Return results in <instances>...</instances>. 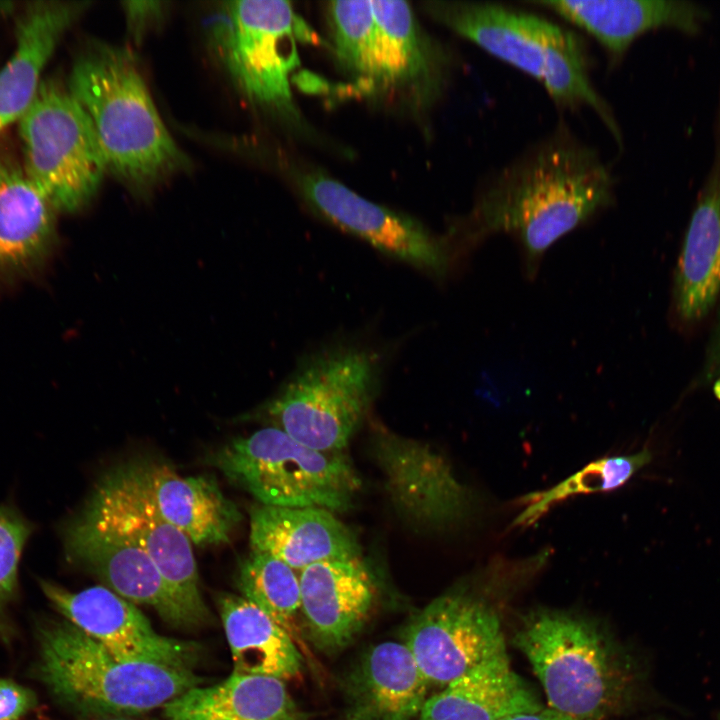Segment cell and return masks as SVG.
Wrapping results in <instances>:
<instances>
[{"label": "cell", "instance_id": "1", "mask_svg": "<svg viewBox=\"0 0 720 720\" xmlns=\"http://www.w3.org/2000/svg\"><path fill=\"white\" fill-rule=\"evenodd\" d=\"M614 187L600 154L559 126L488 179L464 232L513 234L532 273L556 240L613 201Z\"/></svg>", "mask_w": 720, "mask_h": 720}, {"label": "cell", "instance_id": "2", "mask_svg": "<svg viewBox=\"0 0 720 720\" xmlns=\"http://www.w3.org/2000/svg\"><path fill=\"white\" fill-rule=\"evenodd\" d=\"M511 643L529 662L548 708L557 712L616 720L654 698L645 658L593 616L534 609L519 618Z\"/></svg>", "mask_w": 720, "mask_h": 720}, {"label": "cell", "instance_id": "34", "mask_svg": "<svg viewBox=\"0 0 720 720\" xmlns=\"http://www.w3.org/2000/svg\"><path fill=\"white\" fill-rule=\"evenodd\" d=\"M505 720H588L566 715L550 708L542 709L530 713L519 714ZM636 720H668L664 715L652 714Z\"/></svg>", "mask_w": 720, "mask_h": 720}, {"label": "cell", "instance_id": "18", "mask_svg": "<svg viewBox=\"0 0 720 720\" xmlns=\"http://www.w3.org/2000/svg\"><path fill=\"white\" fill-rule=\"evenodd\" d=\"M376 21L373 87L432 100L441 90L448 57L422 32L405 1H372Z\"/></svg>", "mask_w": 720, "mask_h": 720}, {"label": "cell", "instance_id": "19", "mask_svg": "<svg viewBox=\"0 0 720 720\" xmlns=\"http://www.w3.org/2000/svg\"><path fill=\"white\" fill-rule=\"evenodd\" d=\"M592 36L610 56L624 55L642 34L661 27L688 34L699 31L706 18L698 5L677 0L530 1Z\"/></svg>", "mask_w": 720, "mask_h": 720}, {"label": "cell", "instance_id": "15", "mask_svg": "<svg viewBox=\"0 0 720 720\" xmlns=\"http://www.w3.org/2000/svg\"><path fill=\"white\" fill-rule=\"evenodd\" d=\"M67 560L132 602L152 607L168 624L191 628L150 557L113 528L76 514L63 528Z\"/></svg>", "mask_w": 720, "mask_h": 720}, {"label": "cell", "instance_id": "21", "mask_svg": "<svg viewBox=\"0 0 720 720\" xmlns=\"http://www.w3.org/2000/svg\"><path fill=\"white\" fill-rule=\"evenodd\" d=\"M429 683L405 643L368 650L349 680L346 720H413L428 699Z\"/></svg>", "mask_w": 720, "mask_h": 720}, {"label": "cell", "instance_id": "32", "mask_svg": "<svg viewBox=\"0 0 720 720\" xmlns=\"http://www.w3.org/2000/svg\"><path fill=\"white\" fill-rule=\"evenodd\" d=\"M38 705L36 694L10 679H0V720H19Z\"/></svg>", "mask_w": 720, "mask_h": 720}, {"label": "cell", "instance_id": "11", "mask_svg": "<svg viewBox=\"0 0 720 720\" xmlns=\"http://www.w3.org/2000/svg\"><path fill=\"white\" fill-rule=\"evenodd\" d=\"M405 645L430 686L445 687L507 653L497 610L466 589L444 593L424 607L410 623Z\"/></svg>", "mask_w": 720, "mask_h": 720}, {"label": "cell", "instance_id": "23", "mask_svg": "<svg viewBox=\"0 0 720 720\" xmlns=\"http://www.w3.org/2000/svg\"><path fill=\"white\" fill-rule=\"evenodd\" d=\"M712 169L692 214L678 264L675 301L685 320L702 317L720 290V109Z\"/></svg>", "mask_w": 720, "mask_h": 720}, {"label": "cell", "instance_id": "27", "mask_svg": "<svg viewBox=\"0 0 720 720\" xmlns=\"http://www.w3.org/2000/svg\"><path fill=\"white\" fill-rule=\"evenodd\" d=\"M55 211L23 169L0 159V272L31 267L47 253Z\"/></svg>", "mask_w": 720, "mask_h": 720}, {"label": "cell", "instance_id": "33", "mask_svg": "<svg viewBox=\"0 0 720 720\" xmlns=\"http://www.w3.org/2000/svg\"><path fill=\"white\" fill-rule=\"evenodd\" d=\"M167 3L159 1H127L123 9L130 32L139 37L158 24L165 15Z\"/></svg>", "mask_w": 720, "mask_h": 720}, {"label": "cell", "instance_id": "29", "mask_svg": "<svg viewBox=\"0 0 720 720\" xmlns=\"http://www.w3.org/2000/svg\"><path fill=\"white\" fill-rule=\"evenodd\" d=\"M651 460V451L644 448L633 454L604 457L593 461L550 489L525 496L526 507L515 518L513 525H531L553 505L571 496L617 489Z\"/></svg>", "mask_w": 720, "mask_h": 720}, {"label": "cell", "instance_id": "8", "mask_svg": "<svg viewBox=\"0 0 720 720\" xmlns=\"http://www.w3.org/2000/svg\"><path fill=\"white\" fill-rule=\"evenodd\" d=\"M18 123L28 179L56 211L85 207L107 165L92 123L69 89L55 80L41 81Z\"/></svg>", "mask_w": 720, "mask_h": 720}, {"label": "cell", "instance_id": "14", "mask_svg": "<svg viewBox=\"0 0 720 720\" xmlns=\"http://www.w3.org/2000/svg\"><path fill=\"white\" fill-rule=\"evenodd\" d=\"M375 440V456L385 489L401 518L416 528L441 530L469 516L470 490L432 447L384 431Z\"/></svg>", "mask_w": 720, "mask_h": 720}, {"label": "cell", "instance_id": "22", "mask_svg": "<svg viewBox=\"0 0 720 720\" xmlns=\"http://www.w3.org/2000/svg\"><path fill=\"white\" fill-rule=\"evenodd\" d=\"M542 708L535 692L511 668L506 653L428 697L417 720H505Z\"/></svg>", "mask_w": 720, "mask_h": 720}, {"label": "cell", "instance_id": "17", "mask_svg": "<svg viewBox=\"0 0 720 720\" xmlns=\"http://www.w3.org/2000/svg\"><path fill=\"white\" fill-rule=\"evenodd\" d=\"M249 541L252 551L270 554L300 571L361 554L353 532L334 512L318 507L255 506L250 511Z\"/></svg>", "mask_w": 720, "mask_h": 720}, {"label": "cell", "instance_id": "7", "mask_svg": "<svg viewBox=\"0 0 720 720\" xmlns=\"http://www.w3.org/2000/svg\"><path fill=\"white\" fill-rule=\"evenodd\" d=\"M207 462L268 506L345 511L361 487L342 451L311 449L274 426L232 439Z\"/></svg>", "mask_w": 720, "mask_h": 720}, {"label": "cell", "instance_id": "16", "mask_svg": "<svg viewBox=\"0 0 720 720\" xmlns=\"http://www.w3.org/2000/svg\"><path fill=\"white\" fill-rule=\"evenodd\" d=\"M301 612L314 644L325 651L346 647L365 625L376 588L360 558L312 564L299 574Z\"/></svg>", "mask_w": 720, "mask_h": 720}, {"label": "cell", "instance_id": "25", "mask_svg": "<svg viewBox=\"0 0 720 720\" xmlns=\"http://www.w3.org/2000/svg\"><path fill=\"white\" fill-rule=\"evenodd\" d=\"M163 713L167 720H299L283 680L233 672L214 685L187 690Z\"/></svg>", "mask_w": 720, "mask_h": 720}, {"label": "cell", "instance_id": "30", "mask_svg": "<svg viewBox=\"0 0 720 720\" xmlns=\"http://www.w3.org/2000/svg\"><path fill=\"white\" fill-rule=\"evenodd\" d=\"M328 16L339 62L361 84L373 88L377 28L372 1H332Z\"/></svg>", "mask_w": 720, "mask_h": 720}, {"label": "cell", "instance_id": "24", "mask_svg": "<svg viewBox=\"0 0 720 720\" xmlns=\"http://www.w3.org/2000/svg\"><path fill=\"white\" fill-rule=\"evenodd\" d=\"M147 483L162 516L196 545L229 541L242 519L217 481L206 475L181 477L169 466L144 462Z\"/></svg>", "mask_w": 720, "mask_h": 720}, {"label": "cell", "instance_id": "36", "mask_svg": "<svg viewBox=\"0 0 720 720\" xmlns=\"http://www.w3.org/2000/svg\"><path fill=\"white\" fill-rule=\"evenodd\" d=\"M718 386L719 387L716 388V394L720 398V385H718Z\"/></svg>", "mask_w": 720, "mask_h": 720}, {"label": "cell", "instance_id": "20", "mask_svg": "<svg viewBox=\"0 0 720 720\" xmlns=\"http://www.w3.org/2000/svg\"><path fill=\"white\" fill-rule=\"evenodd\" d=\"M89 5L88 1H35L19 14L16 49L0 71V133L30 107L59 41Z\"/></svg>", "mask_w": 720, "mask_h": 720}, {"label": "cell", "instance_id": "10", "mask_svg": "<svg viewBox=\"0 0 720 720\" xmlns=\"http://www.w3.org/2000/svg\"><path fill=\"white\" fill-rule=\"evenodd\" d=\"M79 514L124 534L145 551L191 628L209 620L192 542L158 510L144 462L122 464L104 474Z\"/></svg>", "mask_w": 720, "mask_h": 720}, {"label": "cell", "instance_id": "6", "mask_svg": "<svg viewBox=\"0 0 720 720\" xmlns=\"http://www.w3.org/2000/svg\"><path fill=\"white\" fill-rule=\"evenodd\" d=\"M384 357L368 345L341 341L304 355L260 416L311 449L342 451L377 394Z\"/></svg>", "mask_w": 720, "mask_h": 720}, {"label": "cell", "instance_id": "5", "mask_svg": "<svg viewBox=\"0 0 720 720\" xmlns=\"http://www.w3.org/2000/svg\"><path fill=\"white\" fill-rule=\"evenodd\" d=\"M36 636L38 679L58 702L86 716L163 708L203 683L189 669L120 659L66 619L39 623Z\"/></svg>", "mask_w": 720, "mask_h": 720}, {"label": "cell", "instance_id": "31", "mask_svg": "<svg viewBox=\"0 0 720 720\" xmlns=\"http://www.w3.org/2000/svg\"><path fill=\"white\" fill-rule=\"evenodd\" d=\"M33 526L14 506L0 505V634L9 629L6 611L18 591V569Z\"/></svg>", "mask_w": 720, "mask_h": 720}, {"label": "cell", "instance_id": "12", "mask_svg": "<svg viewBox=\"0 0 720 720\" xmlns=\"http://www.w3.org/2000/svg\"><path fill=\"white\" fill-rule=\"evenodd\" d=\"M297 186L323 218L382 254L438 280L449 273L454 258L451 241L416 219L374 203L318 171L298 174Z\"/></svg>", "mask_w": 720, "mask_h": 720}, {"label": "cell", "instance_id": "3", "mask_svg": "<svg viewBox=\"0 0 720 720\" xmlns=\"http://www.w3.org/2000/svg\"><path fill=\"white\" fill-rule=\"evenodd\" d=\"M68 89L92 123L107 171L131 190L144 194L190 165L128 49L92 43L76 58Z\"/></svg>", "mask_w": 720, "mask_h": 720}, {"label": "cell", "instance_id": "35", "mask_svg": "<svg viewBox=\"0 0 720 720\" xmlns=\"http://www.w3.org/2000/svg\"><path fill=\"white\" fill-rule=\"evenodd\" d=\"M96 720H133V719H128V718H102L101 719V718H98Z\"/></svg>", "mask_w": 720, "mask_h": 720}, {"label": "cell", "instance_id": "9", "mask_svg": "<svg viewBox=\"0 0 720 720\" xmlns=\"http://www.w3.org/2000/svg\"><path fill=\"white\" fill-rule=\"evenodd\" d=\"M311 33L291 4L280 0L228 1L210 24V40L233 83L252 102L292 109L289 76L299 65L297 41Z\"/></svg>", "mask_w": 720, "mask_h": 720}, {"label": "cell", "instance_id": "4", "mask_svg": "<svg viewBox=\"0 0 720 720\" xmlns=\"http://www.w3.org/2000/svg\"><path fill=\"white\" fill-rule=\"evenodd\" d=\"M425 12L497 59L537 80L565 108L593 110L616 141L620 129L590 77V57L575 32L534 13L494 2L427 1Z\"/></svg>", "mask_w": 720, "mask_h": 720}, {"label": "cell", "instance_id": "26", "mask_svg": "<svg viewBox=\"0 0 720 720\" xmlns=\"http://www.w3.org/2000/svg\"><path fill=\"white\" fill-rule=\"evenodd\" d=\"M216 602L231 651L233 673L283 681L298 676L301 654L282 626L242 596L222 592Z\"/></svg>", "mask_w": 720, "mask_h": 720}, {"label": "cell", "instance_id": "13", "mask_svg": "<svg viewBox=\"0 0 720 720\" xmlns=\"http://www.w3.org/2000/svg\"><path fill=\"white\" fill-rule=\"evenodd\" d=\"M43 594L67 621L120 659L189 669L200 647L159 634L132 602L105 586L70 591L40 579Z\"/></svg>", "mask_w": 720, "mask_h": 720}, {"label": "cell", "instance_id": "28", "mask_svg": "<svg viewBox=\"0 0 720 720\" xmlns=\"http://www.w3.org/2000/svg\"><path fill=\"white\" fill-rule=\"evenodd\" d=\"M236 584L242 597L290 634L301 611L300 581L295 569L270 554L251 551L240 562Z\"/></svg>", "mask_w": 720, "mask_h": 720}, {"label": "cell", "instance_id": "37", "mask_svg": "<svg viewBox=\"0 0 720 720\" xmlns=\"http://www.w3.org/2000/svg\"><path fill=\"white\" fill-rule=\"evenodd\" d=\"M719 720H720V717H719Z\"/></svg>", "mask_w": 720, "mask_h": 720}]
</instances>
